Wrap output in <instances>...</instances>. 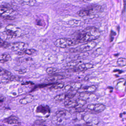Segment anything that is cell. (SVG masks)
I'll return each instance as SVG.
<instances>
[{
	"label": "cell",
	"instance_id": "obj_1",
	"mask_svg": "<svg viewBox=\"0 0 126 126\" xmlns=\"http://www.w3.org/2000/svg\"><path fill=\"white\" fill-rule=\"evenodd\" d=\"M100 36V33L98 29L94 27H89L76 33L73 39L77 45L96 40Z\"/></svg>",
	"mask_w": 126,
	"mask_h": 126
},
{
	"label": "cell",
	"instance_id": "obj_2",
	"mask_svg": "<svg viewBox=\"0 0 126 126\" xmlns=\"http://www.w3.org/2000/svg\"><path fill=\"white\" fill-rule=\"evenodd\" d=\"M20 32L19 28L14 25H9L6 26L4 32L0 33V38L4 40L15 38L20 35Z\"/></svg>",
	"mask_w": 126,
	"mask_h": 126
},
{
	"label": "cell",
	"instance_id": "obj_3",
	"mask_svg": "<svg viewBox=\"0 0 126 126\" xmlns=\"http://www.w3.org/2000/svg\"><path fill=\"white\" fill-rule=\"evenodd\" d=\"M101 7L98 5H92L80 10L77 13L78 16L81 17H86L96 15L99 12Z\"/></svg>",
	"mask_w": 126,
	"mask_h": 126
},
{
	"label": "cell",
	"instance_id": "obj_4",
	"mask_svg": "<svg viewBox=\"0 0 126 126\" xmlns=\"http://www.w3.org/2000/svg\"><path fill=\"white\" fill-rule=\"evenodd\" d=\"M96 43L93 41L88 42L85 44L79 46L74 48L70 49V52L72 53L76 52H87L92 50L96 46Z\"/></svg>",
	"mask_w": 126,
	"mask_h": 126
},
{
	"label": "cell",
	"instance_id": "obj_5",
	"mask_svg": "<svg viewBox=\"0 0 126 126\" xmlns=\"http://www.w3.org/2000/svg\"><path fill=\"white\" fill-rule=\"evenodd\" d=\"M54 45L57 47L65 48L76 45V44L73 39L61 38L57 40L54 42Z\"/></svg>",
	"mask_w": 126,
	"mask_h": 126
},
{
	"label": "cell",
	"instance_id": "obj_6",
	"mask_svg": "<svg viewBox=\"0 0 126 126\" xmlns=\"http://www.w3.org/2000/svg\"><path fill=\"white\" fill-rule=\"evenodd\" d=\"M105 107L101 104H91L87 106V108L91 112L94 113H98L101 112L105 110Z\"/></svg>",
	"mask_w": 126,
	"mask_h": 126
},
{
	"label": "cell",
	"instance_id": "obj_7",
	"mask_svg": "<svg viewBox=\"0 0 126 126\" xmlns=\"http://www.w3.org/2000/svg\"><path fill=\"white\" fill-rule=\"evenodd\" d=\"M125 84L126 80L124 79H117L113 82V85L116 90L122 92L125 91Z\"/></svg>",
	"mask_w": 126,
	"mask_h": 126
},
{
	"label": "cell",
	"instance_id": "obj_8",
	"mask_svg": "<svg viewBox=\"0 0 126 126\" xmlns=\"http://www.w3.org/2000/svg\"><path fill=\"white\" fill-rule=\"evenodd\" d=\"M27 45L23 42H16L13 43L11 46V49L15 52H20L25 49Z\"/></svg>",
	"mask_w": 126,
	"mask_h": 126
},
{
	"label": "cell",
	"instance_id": "obj_9",
	"mask_svg": "<svg viewBox=\"0 0 126 126\" xmlns=\"http://www.w3.org/2000/svg\"><path fill=\"white\" fill-rule=\"evenodd\" d=\"M81 87L82 84L79 82H72L70 84L66 85L64 88V90L67 92L71 91H77Z\"/></svg>",
	"mask_w": 126,
	"mask_h": 126
},
{
	"label": "cell",
	"instance_id": "obj_10",
	"mask_svg": "<svg viewBox=\"0 0 126 126\" xmlns=\"http://www.w3.org/2000/svg\"><path fill=\"white\" fill-rule=\"evenodd\" d=\"M96 86L95 85H93L91 86H86L83 87H81L79 89L77 92L79 93H85L90 94L94 93L96 90Z\"/></svg>",
	"mask_w": 126,
	"mask_h": 126
},
{
	"label": "cell",
	"instance_id": "obj_11",
	"mask_svg": "<svg viewBox=\"0 0 126 126\" xmlns=\"http://www.w3.org/2000/svg\"><path fill=\"white\" fill-rule=\"evenodd\" d=\"M93 67V65L91 63H85V64H81L79 65L78 67L74 68H73V70L74 71V72L84 71L91 69Z\"/></svg>",
	"mask_w": 126,
	"mask_h": 126
},
{
	"label": "cell",
	"instance_id": "obj_12",
	"mask_svg": "<svg viewBox=\"0 0 126 126\" xmlns=\"http://www.w3.org/2000/svg\"><path fill=\"white\" fill-rule=\"evenodd\" d=\"M64 105L67 108H79L77 99H67L64 103Z\"/></svg>",
	"mask_w": 126,
	"mask_h": 126
},
{
	"label": "cell",
	"instance_id": "obj_13",
	"mask_svg": "<svg viewBox=\"0 0 126 126\" xmlns=\"http://www.w3.org/2000/svg\"><path fill=\"white\" fill-rule=\"evenodd\" d=\"M36 112L43 115H46L50 113V109L47 105H40L37 108Z\"/></svg>",
	"mask_w": 126,
	"mask_h": 126
},
{
	"label": "cell",
	"instance_id": "obj_14",
	"mask_svg": "<svg viewBox=\"0 0 126 126\" xmlns=\"http://www.w3.org/2000/svg\"><path fill=\"white\" fill-rule=\"evenodd\" d=\"M4 122L9 125H19L20 124L19 119L15 116H11L4 120Z\"/></svg>",
	"mask_w": 126,
	"mask_h": 126
},
{
	"label": "cell",
	"instance_id": "obj_15",
	"mask_svg": "<svg viewBox=\"0 0 126 126\" xmlns=\"http://www.w3.org/2000/svg\"><path fill=\"white\" fill-rule=\"evenodd\" d=\"M70 115V112L65 110H58L56 112L57 117L61 118H67V117H69Z\"/></svg>",
	"mask_w": 126,
	"mask_h": 126
},
{
	"label": "cell",
	"instance_id": "obj_16",
	"mask_svg": "<svg viewBox=\"0 0 126 126\" xmlns=\"http://www.w3.org/2000/svg\"><path fill=\"white\" fill-rule=\"evenodd\" d=\"M34 96L32 95H28L24 98L21 99L19 101V103L22 105H26L31 103L33 101Z\"/></svg>",
	"mask_w": 126,
	"mask_h": 126
},
{
	"label": "cell",
	"instance_id": "obj_17",
	"mask_svg": "<svg viewBox=\"0 0 126 126\" xmlns=\"http://www.w3.org/2000/svg\"><path fill=\"white\" fill-rule=\"evenodd\" d=\"M64 78V76L61 75H56L51 76V77H49L46 79V81L48 82L56 81L63 79Z\"/></svg>",
	"mask_w": 126,
	"mask_h": 126
},
{
	"label": "cell",
	"instance_id": "obj_18",
	"mask_svg": "<svg viewBox=\"0 0 126 126\" xmlns=\"http://www.w3.org/2000/svg\"><path fill=\"white\" fill-rule=\"evenodd\" d=\"M18 2L23 5L33 6L36 3L35 0H17Z\"/></svg>",
	"mask_w": 126,
	"mask_h": 126
},
{
	"label": "cell",
	"instance_id": "obj_19",
	"mask_svg": "<svg viewBox=\"0 0 126 126\" xmlns=\"http://www.w3.org/2000/svg\"><path fill=\"white\" fill-rule=\"evenodd\" d=\"M54 99L56 101H62L65 99H69V95L68 94H63L60 95H57L56 96H55Z\"/></svg>",
	"mask_w": 126,
	"mask_h": 126
},
{
	"label": "cell",
	"instance_id": "obj_20",
	"mask_svg": "<svg viewBox=\"0 0 126 126\" xmlns=\"http://www.w3.org/2000/svg\"><path fill=\"white\" fill-rule=\"evenodd\" d=\"M11 57L8 54H2L0 55V62L4 63L10 61L11 60Z\"/></svg>",
	"mask_w": 126,
	"mask_h": 126
},
{
	"label": "cell",
	"instance_id": "obj_21",
	"mask_svg": "<svg viewBox=\"0 0 126 126\" xmlns=\"http://www.w3.org/2000/svg\"><path fill=\"white\" fill-rule=\"evenodd\" d=\"M36 52V50L33 48L30 49H25L22 51H20L18 53V54L19 55L23 54H27V55H31L34 54Z\"/></svg>",
	"mask_w": 126,
	"mask_h": 126
},
{
	"label": "cell",
	"instance_id": "obj_22",
	"mask_svg": "<svg viewBox=\"0 0 126 126\" xmlns=\"http://www.w3.org/2000/svg\"><path fill=\"white\" fill-rule=\"evenodd\" d=\"M116 65L120 67H125L126 65V59L125 58H120L116 61Z\"/></svg>",
	"mask_w": 126,
	"mask_h": 126
},
{
	"label": "cell",
	"instance_id": "obj_23",
	"mask_svg": "<svg viewBox=\"0 0 126 126\" xmlns=\"http://www.w3.org/2000/svg\"><path fill=\"white\" fill-rule=\"evenodd\" d=\"M11 76V74L8 71L5 70L4 68L0 67V76L7 77Z\"/></svg>",
	"mask_w": 126,
	"mask_h": 126
},
{
	"label": "cell",
	"instance_id": "obj_24",
	"mask_svg": "<svg viewBox=\"0 0 126 126\" xmlns=\"http://www.w3.org/2000/svg\"><path fill=\"white\" fill-rule=\"evenodd\" d=\"M79 62L78 61H72V62H69L68 63H67L66 64V66L67 67L70 68V69H73L76 67V66L79 64Z\"/></svg>",
	"mask_w": 126,
	"mask_h": 126
},
{
	"label": "cell",
	"instance_id": "obj_25",
	"mask_svg": "<svg viewBox=\"0 0 126 126\" xmlns=\"http://www.w3.org/2000/svg\"><path fill=\"white\" fill-rule=\"evenodd\" d=\"M57 70H58L55 68L49 67L47 68L46 70V71L47 73L51 76V75L55 74Z\"/></svg>",
	"mask_w": 126,
	"mask_h": 126
},
{
	"label": "cell",
	"instance_id": "obj_26",
	"mask_svg": "<svg viewBox=\"0 0 126 126\" xmlns=\"http://www.w3.org/2000/svg\"><path fill=\"white\" fill-rule=\"evenodd\" d=\"M64 86V84L62 83H58V84H55L51 87V89H61L63 88Z\"/></svg>",
	"mask_w": 126,
	"mask_h": 126
},
{
	"label": "cell",
	"instance_id": "obj_27",
	"mask_svg": "<svg viewBox=\"0 0 126 126\" xmlns=\"http://www.w3.org/2000/svg\"><path fill=\"white\" fill-rule=\"evenodd\" d=\"M88 56H89V53L87 52H82L78 55V59H85L87 58Z\"/></svg>",
	"mask_w": 126,
	"mask_h": 126
},
{
	"label": "cell",
	"instance_id": "obj_28",
	"mask_svg": "<svg viewBox=\"0 0 126 126\" xmlns=\"http://www.w3.org/2000/svg\"><path fill=\"white\" fill-rule=\"evenodd\" d=\"M9 8L7 7H4V6H0V17H1Z\"/></svg>",
	"mask_w": 126,
	"mask_h": 126
},
{
	"label": "cell",
	"instance_id": "obj_29",
	"mask_svg": "<svg viewBox=\"0 0 126 126\" xmlns=\"http://www.w3.org/2000/svg\"><path fill=\"white\" fill-rule=\"evenodd\" d=\"M18 73L20 74H24L26 72V70L25 69H20L18 71Z\"/></svg>",
	"mask_w": 126,
	"mask_h": 126
},
{
	"label": "cell",
	"instance_id": "obj_30",
	"mask_svg": "<svg viewBox=\"0 0 126 126\" xmlns=\"http://www.w3.org/2000/svg\"><path fill=\"white\" fill-rule=\"evenodd\" d=\"M5 100V97L2 94H0V102H3Z\"/></svg>",
	"mask_w": 126,
	"mask_h": 126
},
{
	"label": "cell",
	"instance_id": "obj_31",
	"mask_svg": "<svg viewBox=\"0 0 126 126\" xmlns=\"http://www.w3.org/2000/svg\"><path fill=\"white\" fill-rule=\"evenodd\" d=\"M92 0H82V1L84 2H88V1H91Z\"/></svg>",
	"mask_w": 126,
	"mask_h": 126
},
{
	"label": "cell",
	"instance_id": "obj_32",
	"mask_svg": "<svg viewBox=\"0 0 126 126\" xmlns=\"http://www.w3.org/2000/svg\"><path fill=\"white\" fill-rule=\"evenodd\" d=\"M1 26H2V24L0 22V28H1Z\"/></svg>",
	"mask_w": 126,
	"mask_h": 126
}]
</instances>
